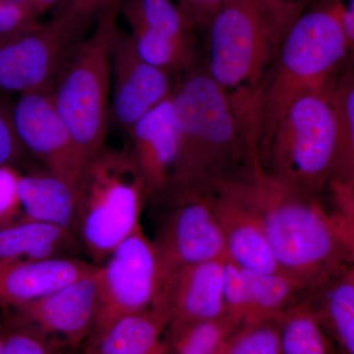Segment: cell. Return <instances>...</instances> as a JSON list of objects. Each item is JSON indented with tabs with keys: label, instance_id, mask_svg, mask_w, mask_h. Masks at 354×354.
I'll use <instances>...</instances> for the list:
<instances>
[{
	"label": "cell",
	"instance_id": "13",
	"mask_svg": "<svg viewBox=\"0 0 354 354\" xmlns=\"http://www.w3.org/2000/svg\"><path fill=\"white\" fill-rule=\"evenodd\" d=\"M20 141L43 162L46 171L76 189L85 169L74 140L51 94V85L21 94L12 109Z\"/></svg>",
	"mask_w": 354,
	"mask_h": 354
},
{
	"label": "cell",
	"instance_id": "11",
	"mask_svg": "<svg viewBox=\"0 0 354 354\" xmlns=\"http://www.w3.org/2000/svg\"><path fill=\"white\" fill-rule=\"evenodd\" d=\"M120 13L145 62L174 77L196 64V29L172 0H121Z\"/></svg>",
	"mask_w": 354,
	"mask_h": 354
},
{
	"label": "cell",
	"instance_id": "37",
	"mask_svg": "<svg viewBox=\"0 0 354 354\" xmlns=\"http://www.w3.org/2000/svg\"><path fill=\"white\" fill-rule=\"evenodd\" d=\"M1 1L12 4V6L25 7V8L31 9L32 12H34V10H32V1H34V0H1Z\"/></svg>",
	"mask_w": 354,
	"mask_h": 354
},
{
	"label": "cell",
	"instance_id": "32",
	"mask_svg": "<svg viewBox=\"0 0 354 354\" xmlns=\"http://www.w3.org/2000/svg\"><path fill=\"white\" fill-rule=\"evenodd\" d=\"M19 176L13 167H0V225L15 221L19 215Z\"/></svg>",
	"mask_w": 354,
	"mask_h": 354
},
{
	"label": "cell",
	"instance_id": "20",
	"mask_svg": "<svg viewBox=\"0 0 354 354\" xmlns=\"http://www.w3.org/2000/svg\"><path fill=\"white\" fill-rule=\"evenodd\" d=\"M307 301L335 354H354L353 263L311 288Z\"/></svg>",
	"mask_w": 354,
	"mask_h": 354
},
{
	"label": "cell",
	"instance_id": "33",
	"mask_svg": "<svg viewBox=\"0 0 354 354\" xmlns=\"http://www.w3.org/2000/svg\"><path fill=\"white\" fill-rule=\"evenodd\" d=\"M120 0H62L53 15L66 16L91 27L102 11Z\"/></svg>",
	"mask_w": 354,
	"mask_h": 354
},
{
	"label": "cell",
	"instance_id": "25",
	"mask_svg": "<svg viewBox=\"0 0 354 354\" xmlns=\"http://www.w3.org/2000/svg\"><path fill=\"white\" fill-rule=\"evenodd\" d=\"M279 321L283 354H335L310 309L307 297L285 312Z\"/></svg>",
	"mask_w": 354,
	"mask_h": 354
},
{
	"label": "cell",
	"instance_id": "17",
	"mask_svg": "<svg viewBox=\"0 0 354 354\" xmlns=\"http://www.w3.org/2000/svg\"><path fill=\"white\" fill-rule=\"evenodd\" d=\"M100 266L76 257L0 261V307L22 306L95 274Z\"/></svg>",
	"mask_w": 354,
	"mask_h": 354
},
{
	"label": "cell",
	"instance_id": "21",
	"mask_svg": "<svg viewBox=\"0 0 354 354\" xmlns=\"http://www.w3.org/2000/svg\"><path fill=\"white\" fill-rule=\"evenodd\" d=\"M82 249L71 230L17 218L0 225V261H44L75 257Z\"/></svg>",
	"mask_w": 354,
	"mask_h": 354
},
{
	"label": "cell",
	"instance_id": "30",
	"mask_svg": "<svg viewBox=\"0 0 354 354\" xmlns=\"http://www.w3.org/2000/svg\"><path fill=\"white\" fill-rule=\"evenodd\" d=\"M66 346L35 330L8 327L1 354H67Z\"/></svg>",
	"mask_w": 354,
	"mask_h": 354
},
{
	"label": "cell",
	"instance_id": "39",
	"mask_svg": "<svg viewBox=\"0 0 354 354\" xmlns=\"http://www.w3.org/2000/svg\"><path fill=\"white\" fill-rule=\"evenodd\" d=\"M325 1H328V0H325Z\"/></svg>",
	"mask_w": 354,
	"mask_h": 354
},
{
	"label": "cell",
	"instance_id": "2",
	"mask_svg": "<svg viewBox=\"0 0 354 354\" xmlns=\"http://www.w3.org/2000/svg\"><path fill=\"white\" fill-rule=\"evenodd\" d=\"M220 190L257 220L281 271L309 290L354 263V232L328 211L321 196L271 176L260 160L250 174Z\"/></svg>",
	"mask_w": 354,
	"mask_h": 354
},
{
	"label": "cell",
	"instance_id": "22",
	"mask_svg": "<svg viewBox=\"0 0 354 354\" xmlns=\"http://www.w3.org/2000/svg\"><path fill=\"white\" fill-rule=\"evenodd\" d=\"M18 195L26 220L66 228L75 234L76 189L50 171L20 176ZM76 235V234H75Z\"/></svg>",
	"mask_w": 354,
	"mask_h": 354
},
{
	"label": "cell",
	"instance_id": "35",
	"mask_svg": "<svg viewBox=\"0 0 354 354\" xmlns=\"http://www.w3.org/2000/svg\"><path fill=\"white\" fill-rule=\"evenodd\" d=\"M227 0H178V6L184 15L189 19L197 32L205 31L218 8Z\"/></svg>",
	"mask_w": 354,
	"mask_h": 354
},
{
	"label": "cell",
	"instance_id": "36",
	"mask_svg": "<svg viewBox=\"0 0 354 354\" xmlns=\"http://www.w3.org/2000/svg\"><path fill=\"white\" fill-rule=\"evenodd\" d=\"M335 13L341 23L342 31L346 35L349 48L353 50L354 46V8L353 0H349L348 6L342 0H332Z\"/></svg>",
	"mask_w": 354,
	"mask_h": 354
},
{
	"label": "cell",
	"instance_id": "18",
	"mask_svg": "<svg viewBox=\"0 0 354 354\" xmlns=\"http://www.w3.org/2000/svg\"><path fill=\"white\" fill-rule=\"evenodd\" d=\"M213 204L230 260L247 271L281 272L259 223L236 198L220 190Z\"/></svg>",
	"mask_w": 354,
	"mask_h": 354
},
{
	"label": "cell",
	"instance_id": "24",
	"mask_svg": "<svg viewBox=\"0 0 354 354\" xmlns=\"http://www.w3.org/2000/svg\"><path fill=\"white\" fill-rule=\"evenodd\" d=\"M334 111L337 160L332 179L354 180V75L348 68L328 88Z\"/></svg>",
	"mask_w": 354,
	"mask_h": 354
},
{
	"label": "cell",
	"instance_id": "23",
	"mask_svg": "<svg viewBox=\"0 0 354 354\" xmlns=\"http://www.w3.org/2000/svg\"><path fill=\"white\" fill-rule=\"evenodd\" d=\"M243 272L248 292V314L244 321L279 318L310 291L283 272L264 274L243 269Z\"/></svg>",
	"mask_w": 354,
	"mask_h": 354
},
{
	"label": "cell",
	"instance_id": "26",
	"mask_svg": "<svg viewBox=\"0 0 354 354\" xmlns=\"http://www.w3.org/2000/svg\"><path fill=\"white\" fill-rule=\"evenodd\" d=\"M279 318L243 321L216 354H283Z\"/></svg>",
	"mask_w": 354,
	"mask_h": 354
},
{
	"label": "cell",
	"instance_id": "5",
	"mask_svg": "<svg viewBox=\"0 0 354 354\" xmlns=\"http://www.w3.org/2000/svg\"><path fill=\"white\" fill-rule=\"evenodd\" d=\"M145 184L128 150L104 147L76 185L75 234L93 263L102 266L140 223Z\"/></svg>",
	"mask_w": 354,
	"mask_h": 354
},
{
	"label": "cell",
	"instance_id": "9",
	"mask_svg": "<svg viewBox=\"0 0 354 354\" xmlns=\"http://www.w3.org/2000/svg\"><path fill=\"white\" fill-rule=\"evenodd\" d=\"M160 205L167 212L152 241L160 270L158 290L184 268L227 256L213 194L184 195Z\"/></svg>",
	"mask_w": 354,
	"mask_h": 354
},
{
	"label": "cell",
	"instance_id": "31",
	"mask_svg": "<svg viewBox=\"0 0 354 354\" xmlns=\"http://www.w3.org/2000/svg\"><path fill=\"white\" fill-rule=\"evenodd\" d=\"M26 151L16 131L12 109L0 101V167H13L23 160Z\"/></svg>",
	"mask_w": 354,
	"mask_h": 354
},
{
	"label": "cell",
	"instance_id": "10",
	"mask_svg": "<svg viewBox=\"0 0 354 354\" xmlns=\"http://www.w3.org/2000/svg\"><path fill=\"white\" fill-rule=\"evenodd\" d=\"M100 267L99 297L93 333L120 317L153 306L158 290L160 270L152 239L147 236L141 225L115 247Z\"/></svg>",
	"mask_w": 354,
	"mask_h": 354
},
{
	"label": "cell",
	"instance_id": "27",
	"mask_svg": "<svg viewBox=\"0 0 354 354\" xmlns=\"http://www.w3.org/2000/svg\"><path fill=\"white\" fill-rule=\"evenodd\" d=\"M241 324L228 315L187 326L167 335L169 354H216L223 341Z\"/></svg>",
	"mask_w": 354,
	"mask_h": 354
},
{
	"label": "cell",
	"instance_id": "38",
	"mask_svg": "<svg viewBox=\"0 0 354 354\" xmlns=\"http://www.w3.org/2000/svg\"><path fill=\"white\" fill-rule=\"evenodd\" d=\"M7 334H8V327L2 325L0 323V354L3 351L4 344H6Z\"/></svg>",
	"mask_w": 354,
	"mask_h": 354
},
{
	"label": "cell",
	"instance_id": "14",
	"mask_svg": "<svg viewBox=\"0 0 354 354\" xmlns=\"http://www.w3.org/2000/svg\"><path fill=\"white\" fill-rule=\"evenodd\" d=\"M176 85L174 76L140 57L129 34L120 30L111 57V120L128 131L169 99Z\"/></svg>",
	"mask_w": 354,
	"mask_h": 354
},
{
	"label": "cell",
	"instance_id": "19",
	"mask_svg": "<svg viewBox=\"0 0 354 354\" xmlns=\"http://www.w3.org/2000/svg\"><path fill=\"white\" fill-rule=\"evenodd\" d=\"M169 324L164 310L153 306L120 317L90 335L84 354H169Z\"/></svg>",
	"mask_w": 354,
	"mask_h": 354
},
{
	"label": "cell",
	"instance_id": "4",
	"mask_svg": "<svg viewBox=\"0 0 354 354\" xmlns=\"http://www.w3.org/2000/svg\"><path fill=\"white\" fill-rule=\"evenodd\" d=\"M120 1L95 18L94 32L70 50L51 94L58 113L74 140L84 167L106 143L111 121V57L120 29Z\"/></svg>",
	"mask_w": 354,
	"mask_h": 354
},
{
	"label": "cell",
	"instance_id": "34",
	"mask_svg": "<svg viewBox=\"0 0 354 354\" xmlns=\"http://www.w3.org/2000/svg\"><path fill=\"white\" fill-rule=\"evenodd\" d=\"M37 22H39L38 16L31 9L0 0V36L21 31Z\"/></svg>",
	"mask_w": 354,
	"mask_h": 354
},
{
	"label": "cell",
	"instance_id": "12",
	"mask_svg": "<svg viewBox=\"0 0 354 354\" xmlns=\"http://www.w3.org/2000/svg\"><path fill=\"white\" fill-rule=\"evenodd\" d=\"M95 274L29 302L9 309L10 326L35 330L64 344L78 348L94 330L100 283Z\"/></svg>",
	"mask_w": 354,
	"mask_h": 354
},
{
	"label": "cell",
	"instance_id": "8",
	"mask_svg": "<svg viewBox=\"0 0 354 354\" xmlns=\"http://www.w3.org/2000/svg\"><path fill=\"white\" fill-rule=\"evenodd\" d=\"M88 26L53 15L21 31L0 36V90L24 93L50 86Z\"/></svg>",
	"mask_w": 354,
	"mask_h": 354
},
{
	"label": "cell",
	"instance_id": "15",
	"mask_svg": "<svg viewBox=\"0 0 354 354\" xmlns=\"http://www.w3.org/2000/svg\"><path fill=\"white\" fill-rule=\"evenodd\" d=\"M223 260L184 268L160 288L153 307L169 316L167 335L227 315L223 299Z\"/></svg>",
	"mask_w": 354,
	"mask_h": 354
},
{
	"label": "cell",
	"instance_id": "3",
	"mask_svg": "<svg viewBox=\"0 0 354 354\" xmlns=\"http://www.w3.org/2000/svg\"><path fill=\"white\" fill-rule=\"evenodd\" d=\"M349 53L332 0L310 7L293 23L261 88L259 150L293 102L329 87Z\"/></svg>",
	"mask_w": 354,
	"mask_h": 354
},
{
	"label": "cell",
	"instance_id": "1",
	"mask_svg": "<svg viewBox=\"0 0 354 354\" xmlns=\"http://www.w3.org/2000/svg\"><path fill=\"white\" fill-rule=\"evenodd\" d=\"M171 102L178 148L171 189L160 204L214 194L250 174L260 160L257 113L232 101L197 64L180 77Z\"/></svg>",
	"mask_w": 354,
	"mask_h": 354
},
{
	"label": "cell",
	"instance_id": "28",
	"mask_svg": "<svg viewBox=\"0 0 354 354\" xmlns=\"http://www.w3.org/2000/svg\"><path fill=\"white\" fill-rule=\"evenodd\" d=\"M264 21L274 48L314 0H251Z\"/></svg>",
	"mask_w": 354,
	"mask_h": 354
},
{
	"label": "cell",
	"instance_id": "29",
	"mask_svg": "<svg viewBox=\"0 0 354 354\" xmlns=\"http://www.w3.org/2000/svg\"><path fill=\"white\" fill-rule=\"evenodd\" d=\"M223 299L225 313L239 322L248 314V292L243 269L225 257L223 260Z\"/></svg>",
	"mask_w": 354,
	"mask_h": 354
},
{
	"label": "cell",
	"instance_id": "16",
	"mask_svg": "<svg viewBox=\"0 0 354 354\" xmlns=\"http://www.w3.org/2000/svg\"><path fill=\"white\" fill-rule=\"evenodd\" d=\"M128 133V150L145 184L147 202L160 204L171 189L176 169L178 138L171 95L143 118Z\"/></svg>",
	"mask_w": 354,
	"mask_h": 354
},
{
	"label": "cell",
	"instance_id": "6",
	"mask_svg": "<svg viewBox=\"0 0 354 354\" xmlns=\"http://www.w3.org/2000/svg\"><path fill=\"white\" fill-rule=\"evenodd\" d=\"M328 88L293 102L259 150L261 167L268 174L317 196L334 176L337 160Z\"/></svg>",
	"mask_w": 354,
	"mask_h": 354
},
{
	"label": "cell",
	"instance_id": "7",
	"mask_svg": "<svg viewBox=\"0 0 354 354\" xmlns=\"http://www.w3.org/2000/svg\"><path fill=\"white\" fill-rule=\"evenodd\" d=\"M205 31V72L242 108L260 111L261 88L276 48L252 1L227 0Z\"/></svg>",
	"mask_w": 354,
	"mask_h": 354
}]
</instances>
